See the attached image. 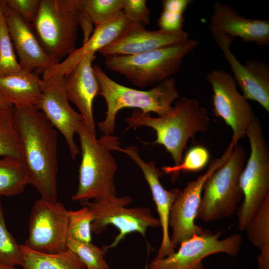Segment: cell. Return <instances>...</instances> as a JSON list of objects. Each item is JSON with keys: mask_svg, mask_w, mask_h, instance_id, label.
Returning a JSON list of instances; mask_svg holds the SVG:
<instances>
[{"mask_svg": "<svg viewBox=\"0 0 269 269\" xmlns=\"http://www.w3.org/2000/svg\"><path fill=\"white\" fill-rule=\"evenodd\" d=\"M187 31L171 33L146 30L140 24L131 27L112 43L98 52L105 57L135 55L156 49L171 46L189 39Z\"/></svg>", "mask_w": 269, "mask_h": 269, "instance_id": "obj_18", "label": "cell"}, {"mask_svg": "<svg viewBox=\"0 0 269 269\" xmlns=\"http://www.w3.org/2000/svg\"><path fill=\"white\" fill-rule=\"evenodd\" d=\"M210 25L234 38L253 42L261 46L269 43V21L266 19L247 18L239 15L231 6L215 2L210 17Z\"/></svg>", "mask_w": 269, "mask_h": 269, "instance_id": "obj_21", "label": "cell"}, {"mask_svg": "<svg viewBox=\"0 0 269 269\" xmlns=\"http://www.w3.org/2000/svg\"><path fill=\"white\" fill-rule=\"evenodd\" d=\"M95 54L84 57L65 76L69 101L78 108L87 129L96 135L93 103L100 95V87L92 65Z\"/></svg>", "mask_w": 269, "mask_h": 269, "instance_id": "obj_19", "label": "cell"}, {"mask_svg": "<svg viewBox=\"0 0 269 269\" xmlns=\"http://www.w3.org/2000/svg\"><path fill=\"white\" fill-rule=\"evenodd\" d=\"M22 252L18 245L6 226L0 199V263L21 266Z\"/></svg>", "mask_w": 269, "mask_h": 269, "instance_id": "obj_32", "label": "cell"}, {"mask_svg": "<svg viewBox=\"0 0 269 269\" xmlns=\"http://www.w3.org/2000/svg\"><path fill=\"white\" fill-rule=\"evenodd\" d=\"M22 269H86L78 257L71 250L47 253L20 245Z\"/></svg>", "mask_w": 269, "mask_h": 269, "instance_id": "obj_23", "label": "cell"}, {"mask_svg": "<svg viewBox=\"0 0 269 269\" xmlns=\"http://www.w3.org/2000/svg\"><path fill=\"white\" fill-rule=\"evenodd\" d=\"M3 12L0 7V76L20 71Z\"/></svg>", "mask_w": 269, "mask_h": 269, "instance_id": "obj_31", "label": "cell"}, {"mask_svg": "<svg viewBox=\"0 0 269 269\" xmlns=\"http://www.w3.org/2000/svg\"><path fill=\"white\" fill-rule=\"evenodd\" d=\"M210 30L217 46L228 61L233 77L249 100L257 102L269 112V67L263 61L249 59L242 64L230 50L233 37L216 27L209 25Z\"/></svg>", "mask_w": 269, "mask_h": 269, "instance_id": "obj_15", "label": "cell"}, {"mask_svg": "<svg viewBox=\"0 0 269 269\" xmlns=\"http://www.w3.org/2000/svg\"><path fill=\"white\" fill-rule=\"evenodd\" d=\"M246 151L236 144L226 162L205 181L196 219L215 221L231 217L243 198L239 178L245 165Z\"/></svg>", "mask_w": 269, "mask_h": 269, "instance_id": "obj_7", "label": "cell"}, {"mask_svg": "<svg viewBox=\"0 0 269 269\" xmlns=\"http://www.w3.org/2000/svg\"><path fill=\"white\" fill-rule=\"evenodd\" d=\"M68 211L60 202L40 198L33 204L24 245L39 252L57 253L67 249Z\"/></svg>", "mask_w": 269, "mask_h": 269, "instance_id": "obj_12", "label": "cell"}, {"mask_svg": "<svg viewBox=\"0 0 269 269\" xmlns=\"http://www.w3.org/2000/svg\"><path fill=\"white\" fill-rule=\"evenodd\" d=\"M64 137L70 155L75 159L79 153L74 135L83 121L81 115L70 106L64 76L56 75L41 79V94L34 106Z\"/></svg>", "mask_w": 269, "mask_h": 269, "instance_id": "obj_14", "label": "cell"}, {"mask_svg": "<svg viewBox=\"0 0 269 269\" xmlns=\"http://www.w3.org/2000/svg\"></svg>", "mask_w": 269, "mask_h": 269, "instance_id": "obj_40", "label": "cell"}, {"mask_svg": "<svg viewBox=\"0 0 269 269\" xmlns=\"http://www.w3.org/2000/svg\"></svg>", "mask_w": 269, "mask_h": 269, "instance_id": "obj_41", "label": "cell"}, {"mask_svg": "<svg viewBox=\"0 0 269 269\" xmlns=\"http://www.w3.org/2000/svg\"><path fill=\"white\" fill-rule=\"evenodd\" d=\"M79 26H81L83 32V43H85L90 37L92 31L93 30V24L90 18L83 9L80 5L78 11Z\"/></svg>", "mask_w": 269, "mask_h": 269, "instance_id": "obj_37", "label": "cell"}, {"mask_svg": "<svg viewBox=\"0 0 269 269\" xmlns=\"http://www.w3.org/2000/svg\"><path fill=\"white\" fill-rule=\"evenodd\" d=\"M67 247L78 257L86 269H109L103 248L92 242H80L70 238H68Z\"/></svg>", "mask_w": 269, "mask_h": 269, "instance_id": "obj_30", "label": "cell"}, {"mask_svg": "<svg viewBox=\"0 0 269 269\" xmlns=\"http://www.w3.org/2000/svg\"><path fill=\"white\" fill-rule=\"evenodd\" d=\"M133 24L122 11L107 22L95 26L93 33L81 47L76 49L64 61L44 71L42 79L56 75L65 76L84 57L95 54L96 52L112 43Z\"/></svg>", "mask_w": 269, "mask_h": 269, "instance_id": "obj_20", "label": "cell"}, {"mask_svg": "<svg viewBox=\"0 0 269 269\" xmlns=\"http://www.w3.org/2000/svg\"><path fill=\"white\" fill-rule=\"evenodd\" d=\"M250 243L260 249L258 257L269 259V196L259 207L246 227Z\"/></svg>", "mask_w": 269, "mask_h": 269, "instance_id": "obj_25", "label": "cell"}, {"mask_svg": "<svg viewBox=\"0 0 269 269\" xmlns=\"http://www.w3.org/2000/svg\"><path fill=\"white\" fill-rule=\"evenodd\" d=\"M184 22L183 14L162 10L157 20L159 29L167 32L175 33L183 30Z\"/></svg>", "mask_w": 269, "mask_h": 269, "instance_id": "obj_35", "label": "cell"}, {"mask_svg": "<svg viewBox=\"0 0 269 269\" xmlns=\"http://www.w3.org/2000/svg\"><path fill=\"white\" fill-rule=\"evenodd\" d=\"M78 134L81 149L78 185L72 196L83 204L90 200L109 199L116 196L114 179L118 165L111 152L118 137L103 134L99 138L86 128L83 121Z\"/></svg>", "mask_w": 269, "mask_h": 269, "instance_id": "obj_4", "label": "cell"}, {"mask_svg": "<svg viewBox=\"0 0 269 269\" xmlns=\"http://www.w3.org/2000/svg\"><path fill=\"white\" fill-rule=\"evenodd\" d=\"M213 94V112L232 130V141L237 143L245 137L247 130L256 117L252 106L237 90L232 75L222 69H214L207 74Z\"/></svg>", "mask_w": 269, "mask_h": 269, "instance_id": "obj_11", "label": "cell"}, {"mask_svg": "<svg viewBox=\"0 0 269 269\" xmlns=\"http://www.w3.org/2000/svg\"><path fill=\"white\" fill-rule=\"evenodd\" d=\"M114 150L124 152L130 157L140 168L149 187L162 233L161 243L154 259H163L173 254L175 251L171 244L169 233V218L171 206L181 190L177 188L166 190L160 181L163 172L156 166L154 161H144L139 156L137 146L121 148L116 145Z\"/></svg>", "mask_w": 269, "mask_h": 269, "instance_id": "obj_16", "label": "cell"}, {"mask_svg": "<svg viewBox=\"0 0 269 269\" xmlns=\"http://www.w3.org/2000/svg\"><path fill=\"white\" fill-rule=\"evenodd\" d=\"M193 1L192 0H163L161 3L162 10L184 14Z\"/></svg>", "mask_w": 269, "mask_h": 269, "instance_id": "obj_36", "label": "cell"}, {"mask_svg": "<svg viewBox=\"0 0 269 269\" xmlns=\"http://www.w3.org/2000/svg\"><path fill=\"white\" fill-rule=\"evenodd\" d=\"M246 135L251 151L239 178L243 201L236 210L238 228L241 231H245L259 207L269 196V149L257 117L248 128Z\"/></svg>", "mask_w": 269, "mask_h": 269, "instance_id": "obj_8", "label": "cell"}, {"mask_svg": "<svg viewBox=\"0 0 269 269\" xmlns=\"http://www.w3.org/2000/svg\"><path fill=\"white\" fill-rule=\"evenodd\" d=\"M128 128L136 129L140 126L152 128L156 138L151 144L163 145L174 161L179 164L189 139L199 133L208 130L210 119L207 109L197 100L179 97L170 113L156 118L149 113L135 109L126 119Z\"/></svg>", "mask_w": 269, "mask_h": 269, "instance_id": "obj_2", "label": "cell"}, {"mask_svg": "<svg viewBox=\"0 0 269 269\" xmlns=\"http://www.w3.org/2000/svg\"><path fill=\"white\" fill-rule=\"evenodd\" d=\"M199 41L189 39L175 45L128 56L106 57L105 65L140 88L157 85L180 69L184 58Z\"/></svg>", "mask_w": 269, "mask_h": 269, "instance_id": "obj_5", "label": "cell"}, {"mask_svg": "<svg viewBox=\"0 0 269 269\" xmlns=\"http://www.w3.org/2000/svg\"><path fill=\"white\" fill-rule=\"evenodd\" d=\"M12 111L29 184L36 189L41 198L56 201L57 131L43 113L34 106H13Z\"/></svg>", "mask_w": 269, "mask_h": 269, "instance_id": "obj_1", "label": "cell"}, {"mask_svg": "<svg viewBox=\"0 0 269 269\" xmlns=\"http://www.w3.org/2000/svg\"><path fill=\"white\" fill-rule=\"evenodd\" d=\"M12 107L0 109V157L22 160L21 141L16 128Z\"/></svg>", "mask_w": 269, "mask_h": 269, "instance_id": "obj_26", "label": "cell"}, {"mask_svg": "<svg viewBox=\"0 0 269 269\" xmlns=\"http://www.w3.org/2000/svg\"><path fill=\"white\" fill-rule=\"evenodd\" d=\"M0 7L22 70L43 73L58 64L44 51L31 24L9 7L4 0H0Z\"/></svg>", "mask_w": 269, "mask_h": 269, "instance_id": "obj_17", "label": "cell"}, {"mask_svg": "<svg viewBox=\"0 0 269 269\" xmlns=\"http://www.w3.org/2000/svg\"><path fill=\"white\" fill-rule=\"evenodd\" d=\"M210 159L208 149L201 145H196L188 150L181 162L177 165L164 166L161 171L163 174H171L175 180L181 172H197L204 168Z\"/></svg>", "mask_w": 269, "mask_h": 269, "instance_id": "obj_27", "label": "cell"}, {"mask_svg": "<svg viewBox=\"0 0 269 269\" xmlns=\"http://www.w3.org/2000/svg\"><path fill=\"white\" fill-rule=\"evenodd\" d=\"M80 0H40L31 27L46 53L57 63L75 47Z\"/></svg>", "mask_w": 269, "mask_h": 269, "instance_id": "obj_6", "label": "cell"}, {"mask_svg": "<svg viewBox=\"0 0 269 269\" xmlns=\"http://www.w3.org/2000/svg\"><path fill=\"white\" fill-rule=\"evenodd\" d=\"M12 106L13 105L10 103L0 95V109Z\"/></svg>", "mask_w": 269, "mask_h": 269, "instance_id": "obj_38", "label": "cell"}, {"mask_svg": "<svg viewBox=\"0 0 269 269\" xmlns=\"http://www.w3.org/2000/svg\"><path fill=\"white\" fill-rule=\"evenodd\" d=\"M223 232L194 235L181 243L173 254L163 259H154L148 269H204L203 260L209 256L224 253L236 256L241 249L242 236L235 234L220 239Z\"/></svg>", "mask_w": 269, "mask_h": 269, "instance_id": "obj_13", "label": "cell"}, {"mask_svg": "<svg viewBox=\"0 0 269 269\" xmlns=\"http://www.w3.org/2000/svg\"><path fill=\"white\" fill-rule=\"evenodd\" d=\"M236 144L231 141L224 153L220 157L213 159L203 174L196 180L187 182L172 205L169 227L172 229L170 240L174 249L194 235H202L211 232L195 223L203 186L208 178L226 162Z\"/></svg>", "mask_w": 269, "mask_h": 269, "instance_id": "obj_10", "label": "cell"}, {"mask_svg": "<svg viewBox=\"0 0 269 269\" xmlns=\"http://www.w3.org/2000/svg\"><path fill=\"white\" fill-rule=\"evenodd\" d=\"M132 198L129 196L109 199L95 200L83 204L88 206L95 215L92 224V232L100 234L111 225L119 231L114 241L109 246L102 247L105 252L109 249L115 248L130 234L137 232L145 237L149 228L160 227L158 219L154 217L151 210L147 207L129 208Z\"/></svg>", "mask_w": 269, "mask_h": 269, "instance_id": "obj_9", "label": "cell"}, {"mask_svg": "<svg viewBox=\"0 0 269 269\" xmlns=\"http://www.w3.org/2000/svg\"><path fill=\"white\" fill-rule=\"evenodd\" d=\"M0 269H19L16 266L0 263Z\"/></svg>", "mask_w": 269, "mask_h": 269, "instance_id": "obj_39", "label": "cell"}, {"mask_svg": "<svg viewBox=\"0 0 269 269\" xmlns=\"http://www.w3.org/2000/svg\"><path fill=\"white\" fill-rule=\"evenodd\" d=\"M29 184L25 165L20 159L0 157V197H11L22 193Z\"/></svg>", "mask_w": 269, "mask_h": 269, "instance_id": "obj_24", "label": "cell"}, {"mask_svg": "<svg viewBox=\"0 0 269 269\" xmlns=\"http://www.w3.org/2000/svg\"><path fill=\"white\" fill-rule=\"evenodd\" d=\"M4 1L31 24L36 16L40 0H4Z\"/></svg>", "mask_w": 269, "mask_h": 269, "instance_id": "obj_34", "label": "cell"}, {"mask_svg": "<svg viewBox=\"0 0 269 269\" xmlns=\"http://www.w3.org/2000/svg\"><path fill=\"white\" fill-rule=\"evenodd\" d=\"M145 0H126L123 12L127 19L133 24L144 26L150 22V11Z\"/></svg>", "mask_w": 269, "mask_h": 269, "instance_id": "obj_33", "label": "cell"}, {"mask_svg": "<svg viewBox=\"0 0 269 269\" xmlns=\"http://www.w3.org/2000/svg\"><path fill=\"white\" fill-rule=\"evenodd\" d=\"M100 87V95L107 105L105 119L98 123L105 135H112L117 113L125 108L162 116L170 113L172 104L180 97L176 80L169 78L148 90H140L121 85L110 78L98 65L93 66Z\"/></svg>", "mask_w": 269, "mask_h": 269, "instance_id": "obj_3", "label": "cell"}, {"mask_svg": "<svg viewBox=\"0 0 269 269\" xmlns=\"http://www.w3.org/2000/svg\"><path fill=\"white\" fill-rule=\"evenodd\" d=\"M80 5L95 26L112 19L123 11L126 0H80Z\"/></svg>", "mask_w": 269, "mask_h": 269, "instance_id": "obj_28", "label": "cell"}, {"mask_svg": "<svg viewBox=\"0 0 269 269\" xmlns=\"http://www.w3.org/2000/svg\"><path fill=\"white\" fill-rule=\"evenodd\" d=\"M68 215V238L85 243L91 242L94 213L88 206L84 205L80 209L69 210Z\"/></svg>", "mask_w": 269, "mask_h": 269, "instance_id": "obj_29", "label": "cell"}, {"mask_svg": "<svg viewBox=\"0 0 269 269\" xmlns=\"http://www.w3.org/2000/svg\"><path fill=\"white\" fill-rule=\"evenodd\" d=\"M41 94V79L22 70L0 76V95L13 106H34Z\"/></svg>", "mask_w": 269, "mask_h": 269, "instance_id": "obj_22", "label": "cell"}]
</instances>
